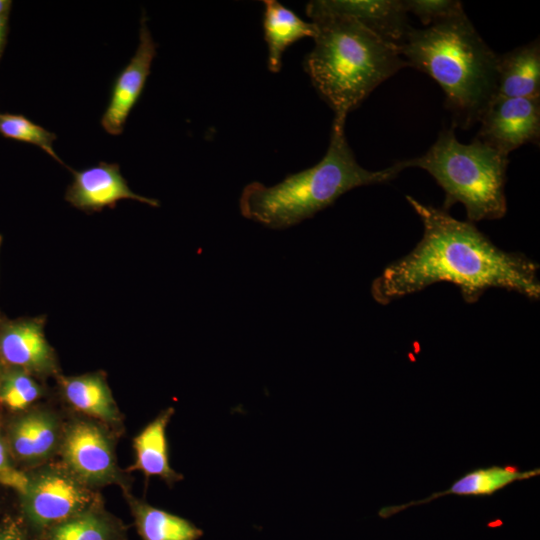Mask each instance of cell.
Wrapping results in <instances>:
<instances>
[{
  "label": "cell",
  "instance_id": "obj_20",
  "mask_svg": "<svg viewBox=\"0 0 540 540\" xmlns=\"http://www.w3.org/2000/svg\"><path fill=\"white\" fill-rule=\"evenodd\" d=\"M112 526L100 511V502L50 528L48 540H110Z\"/></svg>",
  "mask_w": 540,
  "mask_h": 540
},
{
  "label": "cell",
  "instance_id": "obj_15",
  "mask_svg": "<svg viewBox=\"0 0 540 540\" xmlns=\"http://www.w3.org/2000/svg\"><path fill=\"white\" fill-rule=\"evenodd\" d=\"M174 412L172 407L162 410L134 437L135 461L127 471H141L146 479L158 476L170 487L183 479L169 462L166 429Z\"/></svg>",
  "mask_w": 540,
  "mask_h": 540
},
{
  "label": "cell",
  "instance_id": "obj_21",
  "mask_svg": "<svg viewBox=\"0 0 540 540\" xmlns=\"http://www.w3.org/2000/svg\"><path fill=\"white\" fill-rule=\"evenodd\" d=\"M45 388L35 376L15 368H5L0 385V406L23 412L39 400Z\"/></svg>",
  "mask_w": 540,
  "mask_h": 540
},
{
  "label": "cell",
  "instance_id": "obj_29",
  "mask_svg": "<svg viewBox=\"0 0 540 540\" xmlns=\"http://www.w3.org/2000/svg\"><path fill=\"white\" fill-rule=\"evenodd\" d=\"M2 242H3V238H2V236L0 235V252H1ZM1 314H2V313H1V311H0V315H1Z\"/></svg>",
  "mask_w": 540,
  "mask_h": 540
},
{
  "label": "cell",
  "instance_id": "obj_19",
  "mask_svg": "<svg viewBox=\"0 0 540 540\" xmlns=\"http://www.w3.org/2000/svg\"><path fill=\"white\" fill-rule=\"evenodd\" d=\"M539 474V469L520 471L516 467L491 466L472 470L457 481L451 487L429 498L414 504L426 503L436 497L454 494L459 496H487L519 480H525Z\"/></svg>",
  "mask_w": 540,
  "mask_h": 540
},
{
  "label": "cell",
  "instance_id": "obj_25",
  "mask_svg": "<svg viewBox=\"0 0 540 540\" xmlns=\"http://www.w3.org/2000/svg\"><path fill=\"white\" fill-rule=\"evenodd\" d=\"M0 540H25V538L19 528L12 523L0 529Z\"/></svg>",
  "mask_w": 540,
  "mask_h": 540
},
{
  "label": "cell",
  "instance_id": "obj_17",
  "mask_svg": "<svg viewBox=\"0 0 540 540\" xmlns=\"http://www.w3.org/2000/svg\"><path fill=\"white\" fill-rule=\"evenodd\" d=\"M264 4L263 27L268 46V68L277 73L281 69L282 55L286 48L302 38H314L316 26L302 20L278 1L266 0Z\"/></svg>",
  "mask_w": 540,
  "mask_h": 540
},
{
  "label": "cell",
  "instance_id": "obj_28",
  "mask_svg": "<svg viewBox=\"0 0 540 540\" xmlns=\"http://www.w3.org/2000/svg\"><path fill=\"white\" fill-rule=\"evenodd\" d=\"M4 371H5V368H4L3 365L0 363V385H1V381H2V377H3Z\"/></svg>",
  "mask_w": 540,
  "mask_h": 540
},
{
  "label": "cell",
  "instance_id": "obj_9",
  "mask_svg": "<svg viewBox=\"0 0 540 540\" xmlns=\"http://www.w3.org/2000/svg\"><path fill=\"white\" fill-rule=\"evenodd\" d=\"M479 123L476 139L509 156L524 144L539 142L540 97H496Z\"/></svg>",
  "mask_w": 540,
  "mask_h": 540
},
{
  "label": "cell",
  "instance_id": "obj_18",
  "mask_svg": "<svg viewBox=\"0 0 540 540\" xmlns=\"http://www.w3.org/2000/svg\"><path fill=\"white\" fill-rule=\"evenodd\" d=\"M124 494L143 540H197L202 535V530L186 519L136 499L128 490Z\"/></svg>",
  "mask_w": 540,
  "mask_h": 540
},
{
  "label": "cell",
  "instance_id": "obj_14",
  "mask_svg": "<svg viewBox=\"0 0 540 540\" xmlns=\"http://www.w3.org/2000/svg\"><path fill=\"white\" fill-rule=\"evenodd\" d=\"M56 381L61 396L73 409L106 427L122 425L121 413L104 372L73 376L60 373Z\"/></svg>",
  "mask_w": 540,
  "mask_h": 540
},
{
  "label": "cell",
  "instance_id": "obj_2",
  "mask_svg": "<svg viewBox=\"0 0 540 540\" xmlns=\"http://www.w3.org/2000/svg\"><path fill=\"white\" fill-rule=\"evenodd\" d=\"M409 67L428 74L443 89L453 127L479 122L495 99L499 55L460 13L426 28L411 27L399 47Z\"/></svg>",
  "mask_w": 540,
  "mask_h": 540
},
{
  "label": "cell",
  "instance_id": "obj_22",
  "mask_svg": "<svg viewBox=\"0 0 540 540\" xmlns=\"http://www.w3.org/2000/svg\"><path fill=\"white\" fill-rule=\"evenodd\" d=\"M0 135L14 141L35 145L58 163L66 166L53 148L57 135L22 114H0Z\"/></svg>",
  "mask_w": 540,
  "mask_h": 540
},
{
  "label": "cell",
  "instance_id": "obj_1",
  "mask_svg": "<svg viewBox=\"0 0 540 540\" xmlns=\"http://www.w3.org/2000/svg\"><path fill=\"white\" fill-rule=\"evenodd\" d=\"M406 200L423 224V235L413 250L388 264L373 280L371 295L377 303L387 305L437 282L457 286L469 304L491 288L513 291L532 301L540 299L535 261L500 249L472 222L411 196Z\"/></svg>",
  "mask_w": 540,
  "mask_h": 540
},
{
  "label": "cell",
  "instance_id": "obj_7",
  "mask_svg": "<svg viewBox=\"0 0 540 540\" xmlns=\"http://www.w3.org/2000/svg\"><path fill=\"white\" fill-rule=\"evenodd\" d=\"M58 453L61 464L91 489L111 484L127 487L107 427L93 419H75L64 425Z\"/></svg>",
  "mask_w": 540,
  "mask_h": 540
},
{
  "label": "cell",
  "instance_id": "obj_3",
  "mask_svg": "<svg viewBox=\"0 0 540 540\" xmlns=\"http://www.w3.org/2000/svg\"><path fill=\"white\" fill-rule=\"evenodd\" d=\"M309 18L316 26V35L305 59V70L334 111L333 125L345 126L352 110L409 64L397 46L350 17L315 14Z\"/></svg>",
  "mask_w": 540,
  "mask_h": 540
},
{
  "label": "cell",
  "instance_id": "obj_24",
  "mask_svg": "<svg viewBox=\"0 0 540 540\" xmlns=\"http://www.w3.org/2000/svg\"><path fill=\"white\" fill-rule=\"evenodd\" d=\"M13 467V459L9 452L6 440L0 435V474Z\"/></svg>",
  "mask_w": 540,
  "mask_h": 540
},
{
  "label": "cell",
  "instance_id": "obj_12",
  "mask_svg": "<svg viewBox=\"0 0 540 540\" xmlns=\"http://www.w3.org/2000/svg\"><path fill=\"white\" fill-rule=\"evenodd\" d=\"M15 416L4 436L14 461L37 465L59 452L63 427L49 409L29 408Z\"/></svg>",
  "mask_w": 540,
  "mask_h": 540
},
{
  "label": "cell",
  "instance_id": "obj_8",
  "mask_svg": "<svg viewBox=\"0 0 540 540\" xmlns=\"http://www.w3.org/2000/svg\"><path fill=\"white\" fill-rule=\"evenodd\" d=\"M45 316L9 318L0 315V363L36 378L58 376L59 363L45 335Z\"/></svg>",
  "mask_w": 540,
  "mask_h": 540
},
{
  "label": "cell",
  "instance_id": "obj_13",
  "mask_svg": "<svg viewBox=\"0 0 540 540\" xmlns=\"http://www.w3.org/2000/svg\"><path fill=\"white\" fill-rule=\"evenodd\" d=\"M315 14L350 17L398 48L411 28L402 0L310 1L306 6V15Z\"/></svg>",
  "mask_w": 540,
  "mask_h": 540
},
{
  "label": "cell",
  "instance_id": "obj_16",
  "mask_svg": "<svg viewBox=\"0 0 540 540\" xmlns=\"http://www.w3.org/2000/svg\"><path fill=\"white\" fill-rule=\"evenodd\" d=\"M496 97H540L539 39L499 55Z\"/></svg>",
  "mask_w": 540,
  "mask_h": 540
},
{
  "label": "cell",
  "instance_id": "obj_10",
  "mask_svg": "<svg viewBox=\"0 0 540 540\" xmlns=\"http://www.w3.org/2000/svg\"><path fill=\"white\" fill-rule=\"evenodd\" d=\"M156 47L143 13L138 47L128 64L115 77L108 105L100 120L108 134H122L127 118L143 92L156 56Z\"/></svg>",
  "mask_w": 540,
  "mask_h": 540
},
{
  "label": "cell",
  "instance_id": "obj_26",
  "mask_svg": "<svg viewBox=\"0 0 540 540\" xmlns=\"http://www.w3.org/2000/svg\"><path fill=\"white\" fill-rule=\"evenodd\" d=\"M8 34V16H0V59L7 41Z\"/></svg>",
  "mask_w": 540,
  "mask_h": 540
},
{
  "label": "cell",
  "instance_id": "obj_5",
  "mask_svg": "<svg viewBox=\"0 0 540 540\" xmlns=\"http://www.w3.org/2000/svg\"><path fill=\"white\" fill-rule=\"evenodd\" d=\"M507 155L474 139L458 141L454 127L443 130L421 157L400 161L404 170L417 167L427 171L443 189L444 210L461 203L469 222L498 220L507 212L505 196Z\"/></svg>",
  "mask_w": 540,
  "mask_h": 540
},
{
  "label": "cell",
  "instance_id": "obj_6",
  "mask_svg": "<svg viewBox=\"0 0 540 540\" xmlns=\"http://www.w3.org/2000/svg\"><path fill=\"white\" fill-rule=\"evenodd\" d=\"M20 502L35 528H51L100 502L98 494L79 481L62 464H47L28 472Z\"/></svg>",
  "mask_w": 540,
  "mask_h": 540
},
{
  "label": "cell",
  "instance_id": "obj_11",
  "mask_svg": "<svg viewBox=\"0 0 540 540\" xmlns=\"http://www.w3.org/2000/svg\"><path fill=\"white\" fill-rule=\"evenodd\" d=\"M71 170L73 181L67 187L65 200L86 213L115 208L121 200H136L152 207L159 201L133 192L117 163L99 162L82 170Z\"/></svg>",
  "mask_w": 540,
  "mask_h": 540
},
{
  "label": "cell",
  "instance_id": "obj_27",
  "mask_svg": "<svg viewBox=\"0 0 540 540\" xmlns=\"http://www.w3.org/2000/svg\"><path fill=\"white\" fill-rule=\"evenodd\" d=\"M12 2L9 0H0V16H8Z\"/></svg>",
  "mask_w": 540,
  "mask_h": 540
},
{
  "label": "cell",
  "instance_id": "obj_23",
  "mask_svg": "<svg viewBox=\"0 0 540 540\" xmlns=\"http://www.w3.org/2000/svg\"><path fill=\"white\" fill-rule=\"evenodd\" d=\"M407 13H413L423 25L430 26L464 12L457 0H402Z\"/></svg>",
  "mask_w": 540,
  "mask_h": 540
},
{
  "label": "cell",
  "instance_id": "obj_4",
  "mask_svg": "<svg viewBox=\"0 0 540 540\" xmlns=\"http://www.w3.org/2000/svg\"><path fill=\"white\" fill-rule=\"evenodd\" d=\"M345 126L332 124L324 157L311 168L267 187L252 182L240 197L241 214L271 229H285L313 217L341 195L360 186L389 182L403 170L399 162L379 171L358 164L348 145Z\"/></svg>",
  "mask_w": 540,
  "mask_h": 540
}]
</instances>
